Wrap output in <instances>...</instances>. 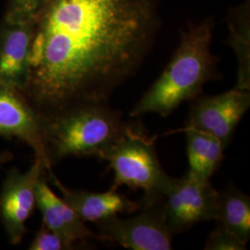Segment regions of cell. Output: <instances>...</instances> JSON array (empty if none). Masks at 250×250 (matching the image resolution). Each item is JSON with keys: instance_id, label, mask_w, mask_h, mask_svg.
<instances>
[{"instance_id": "obj_12", "label": "cell", "mask_w": 250, "mask_h": 250, "mask_svg": "<svg viewBox=\"0 0 250 250\" xmlns=\"http://www.w3.org/2000/svg\"><path fill=\"white\" fill-rule=\"evenodd\" d=\"M47 178L62 195L63 200L85 222L99 223L117 216L119 213H133L140 208V203L120 194L117 190L95 193L89 191L71 190L56 177L52 170H47Z\"/></svg>"}, {"instance_id": "obj_19", "label": "cell", "mask_w": 250, "mask_h": 250, "mask_svg": "<svg viewBox=\"0 0 250 250\" xmlns=\"http://www.w3.org/2000/svg\"><path fill=\"white\" fill-rule=\"evenodd\" d=\"M13 160V155L9 152H3L0 154V166L4 163H7L9 161Z\"/></svg>"}, {"instance_id": "obj_8", "label": "cell", "mask_w": 250, "mask_h": 250, "mask_svg": "<svg viewBox=\"0 0 250 250\" xmlns=\"http://www.w3.org/2000/svg\"><path fill=\"white\" fill-rule=\"evenodd\" d=\"M250 106V91L233 88L216 96L199 98L191 107L188 128L211 134L226 147Z\"/></svg>"}, {"instance_id": "obj_10", "label": "cell", "mask_w": 250, "mask_h": 250, "mask_svg": "<svg viewBox=\"0 0 250 250\" xmlns=\"http://www.w3.org/2000/svg\"><path fill=\"white\" fill-rule=\"evenodd\" d=\"M33 22L0 23V85L21 91L26 82Z\"/></svg>"}, {"instance_id": "obj_15", "label": "cell", "mask_w": 250, "mask_h": 250, "mask_svg": "<svg viewBox=\"0 0 250 250\" xmlns=\"http://www.w3.org/2000/svg\"><path fill=\"white\" fill-rule=\"evenodd\" d=\"M214 220L246 243L250 238V197L234 187L218 193Z\"/></svg>"}, {"instance_id": "obj_14", "label": "cell", "mask_w": 250, "mask_h": 250, "mask_svg": "<svg viewBox=\"0 0 250 250\" xmlns=\"http://www.w3.org/2000/svg\"><path fill=\"white\" fill-rule=\"evenodd\" d=\"M228 43L237 58V83L234 88L250 89V0L232 8L228 16Z\"/></svg>"}, {"instance_id": "obj_18", "label": "cell", "mask_w": 250, "mask_h": 250, "mask_svg": "<svg viewBox=\"0 0 250 250\" xmlns=\"http://www.w3.org/2000/svg\"><path fill=\"white\" fill-rule=\"evenodd\" d=\"M29 250H68L72 249L59 234L42 224L36 232L34 240L31 243Z\"/></svg>"}, {"instance_id": "obj_13", "label": "cell", "mask_w": 250, "mask_h": 250, "mask_svg": "<svg viewBox=\"0 0 250 250\" xmlns=\"http://www.w3.org/2000/svg\"><path fill=\"white\" fill-rule=\"evenodd\" d=\"M187 134L188 174L202 180H210L224 159L226 148L213 135L194 128H184Z\"/></svg>"}, {"instance_id": "obj_1", "label": "cell", "mask_w": 250, "mask_h": 250, "mask_svg": "<svg viewBox=\"0 0 250 250\" xmlns=\"http://www.w3.org/2000/svg\"><path fill=\"white\" fill-rule=\"evenodd\" d=\"M160 26L158 0H49L34 21L21 92L43 117L108 103L141 67Z\"/></svg>"}, {"instance_id": "obj_3", "label": "cell", "mask_w": 250, "mask_h": 250, "mask_svg": "<svg viewBox=\"0 0 250 250\" xmlns=\"http://www.w3.org/2000/svg\"><path fill=\"white\" fill-rule=\"evenodd\" d=\"M133 123L108 103H84L43 117V143L47 167L69 157L102 160Z\"/></svg>"}, {"instance_id": "obj_9", "label": "cell", "mask_w": 250, "mask_h": 250, "mask_svg": "<svg viewBox=\"0 0 250 250\" xmlns=\"http://www.w3.org/2000/svg\"><path fill=\"white\" fill-rule=\"evenodd\" d=\"M0 137L18 139L35 151L45 162L43 143V116L18 89L0 85Z\"/></svg>"}, {"instance_id": "obj_11", "label": "cell", "mask_w": 250, "mask_h": 250, "mask_svg": "<svg viewBox=\"0 0 250 250\" xmlns=\"http://www.w3.org/2000/svg\"><path fill=\"white\" fill-rule=\"evenodd\" d=\"M36 198V206L42 214V224L59 234L72 250H74L76 242L99 240V234L92 232L63 198L58 197L49 188L47 170L37 183Z\"/></svg>"}, {"instance_id": "obj_2", "label": "cell", "mask_w": 250, "mask_h": 250, "mask_svg": "<svg viewBox=\"0 0 250 250\" xmlns=\"http://www.w3.org/2000/svg\"><path fill=\"white\" fill-rule=\"evenodd\" d=\"M212 18L190 22L181 32L178 48L161 76L130 112V117L156 113L168 117L184 102L196 99L203 86L218 78L217 57L211 53Z\"/></svg>"}, {"instance_id": "obj_4", "label": "cell", "mask_w": 250, "mask_h": 250, "mask_svg": "<svg viewBox=\"0 0 250 250\" xmlns=\"http://www.w3.org/2000/svg\"><path fill=\"white\" fill-rule=\"evenodd\" d=\"M102 161H107L109 169L114 172L110 189L127 186L134 190H143L140 205L164 197L170 187L172 178L161 166L155 138L145 134L139 124L130 125L125 134L103 155Z\"/></svg>"}, {"instance_id": "obj_7", "label": "cell", "mask_w": 250, "mask_h": 250, "mask_svg": "<svg viewBox=\"0 0 250 250\" xmlns=\"http://www.w3.org/2000/svg\"><path fill=\"white\" fill-rule=\"evenodd\" d=\"M45 170L47 168L44 161L36 157L25 172L12 168L2 185L0 222L12 245H19L29 231L25 224L35 210L36 186Z\"/></svg>"}, {"instance_id": "obj_16", "label": "cell", "mask_w": 250, "mask_h": 250, "mask_svg": "<svg viewBox=\"0 0 250 250\" xmlns=\"http://www.w3.org/2000/svg\"><path fill=\"white\" fill-rule=\"evenodd\" d=\"M49 0H9L3 20L9 22H33Z\"/></svg>"}, {"instance_id": "obj_6", "label": "cell", "mask_w": 250, "mask_h": 250, "mask_svg": "<svg viewBox=\"0 0 250 250\" xmlns=\"http://www.w3.org/2000/svg\"><path fill=\"white\" fill-rule=\"evenodd\" d=\"M218 191L209 180L186 173L172 178L164 196V215L172 236L201 222L214 219Z\"/></svg>"}, {"instance_id": "obj_5", "label": "cell", "mask_w": 250, "mask_h": 250, "mask_svg": "<svg viewBox=\"0 0 250 250\" xmlns=\"http://www.w3.org/2000/svg\"><path fill=\"white\" fill-rule=\"evenodd\" d=\"M139 210L128 219L114 216L96 223L99 240L116 243L127 250H171L173 236L165 220L164 197L140 205Z\"/></svg>"}, {"instance_id": "obj_17", "label": "cell", "mask_w": 250, "mask_h": 250, "mask_svg": "<svg viewBox=\"0 0 250 250\" xmlns=\"http://www.w3.org/2000/svg\"><path fill=\"white\" fill-rule=\"evenodd\" d=\"M204 250H247V243L228 231L224 226L217 224L214 231L210 233L206 242Z\"/></svg>"}]
</instances>
